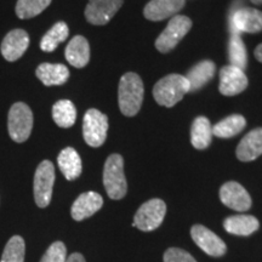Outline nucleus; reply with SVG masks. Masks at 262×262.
<instances>
[{
  "instance_id": "32",
  "label": "nucleus",
  "mask_w": 262,
  "mask_h": 262,
  "mask_svg": "<svg viewBox=\"0 0 262 262\" xmlns=\"http://www.w3.org/2000/svg\"><path fill=\"white\" fill-rule=\"evenodd\" d=\"M66 262H85V258L81 254L74 253V254H72L71 256L67 257Z\"/></svg>"
},
{
  "instance_id": "6",
  "label": "nucleus",
  "mask_w": 262,
  "mask_h": 262,
  "mask_svg": "<svg viewBox=\"0 0 262 262\" xmlns=\"http://www.w3.org/2000/svg\"><path fill=\"white\" fill-rule=\"evenodd\" d=\"M166 205L162 199H150L140 206L134 217V227L143 232H150L158 228L165 217Z\"/></svg>"
},
{
  "instance_id": "1",
  "label": "nucleus",
  "mask_w": 262,
  "mask_h": 262,
  "mask_svg": "<svg viewBox=\"0 0 262 262\" xmlns=\"http://www.w3.org/2000/svg\"><path fill=\"white\" fill-rule=\"evenodd\" d=\"M143 101V83L139 74L125 73L119 81L118 102L122 113L126 117H134L139 113Z\"/></svg>"
},
{
  "instance_id": "10",
  "label": "nucleus",
  "mask_w": 262,
  "mask_h": 262,
  "mask_svg": "<svg viewBox=\"0 0 262 262\" xmlns=\"http://www.w3.org/2000/svg\"><path fill=\"white\" fill-rule=\"evenodd\" d=\"M124 0H89L85 18L94 26L107 25L122 8Z\"/></svg>"
},
{
  "instance_id": "7",
  "label": "nucleus",
  "mask_w": 262,
  "mask_h": 262,
  "mask_svg": "<svg viewBox=\"0 0 262 262\" xmlns=\"http://www.w3.org/2000/svg\"><path fill=\"white\" fill-rule=\"evenodd\" d=\"M55 183V166L50 160H44L38 165L34 175V199L39 208L50 204Z\"/></svg>"
},
{
  "instance_id": "15",
  "label": "nucleus",
  "mask_w": 262,
  "mask_h": 262,
  "mask_svg": "<svg viewBox=\"0 0 262 262\" xmlns=\"http://www.w3.org/2000/svg\"><path fill=\"white\" fill-rule=\"evenodd\" d=\"M103 199L96 192H85L75 199L71 209L72 217L75 221H83L93 216L102 208Z\"/></svg>"
},
{
  "instance_id": "33",
  "label": "nucleus",
  "mask_w": 262,
  "mask_h": 262,
  "mask_svg": "<svg viewBox=\"0 0 262 262\" xmlns=\"http://www.w3.org/2000/svg\"><path fill=\"white\" fill-rule=\"evenodd\" d=\"M255 57H256L257 61L262 62V44H260L255 49Z\"/></svg>"
},
{
  "instance_id": "9",
  "label": "nucleus",
  "mask_w": 262,
  "mask_h": 262,
  "mask_svg": "<svg viewBox=\"0 0 262 262\" xmlns=\"http://www.w3.org/2000/svg\"><path fill=\"white\" fill-rule=\"evenodd\" d=\"M231 34L262 31V11L253 8H234L229 15Z\"/></svg>"
},
{
  "instance_id": "19",
  "label": "nucleus",
  "mask_w": 262,
  "mask_h": 262,
  "mask_svg": "<svg viewBox=\"0 0 262 262\" xmlns=\"http://www.w3.org/2000/svg\"><path fill=\"white\" fill-rule=\"evenodd\" d=\"M37 78L45 86L62 85L70 78V71L61 63H41L35 71Z\"/></svg>"
},
{
  "instance_id": "16",
  "label": "nucleus",
  "mask_w": 262,
  "mask_h": 262,
  "mask_svg": "<svg viewBox=\"0 0 262 262\" xmlns=\"http://www.w3.org/2000/svg\"><path fill=\"white\" fill-rule=\"evenodd\" d=\"M185 3L186 0H150L143 14L149 21H163L181 11Z\"/></svg>"
},
{
  "instance_id": "29",
  "label": "nucleus",
  "mask_w": 262,
  "mask_h": 262,
  "mask_svg": "<svg viewBox=\"0 0 262 262\" xmlns=\"http://www.w3.org/2000/svg\"><path fill=\"white\" fill-rule=\"evenodd\" d=\"M25 251L26 245L24 238L14 235L6 244L0 262H25Z\"/></svg>"
},
{
  "instance_id": "21",
  "label": "nucleus",
  "mask_w": 262,
  "mask_h": 262,
  "mask_svg": "<svg viewBox=\"0 0 262 262\" xmlns=\"http://www.w3.org/2000/svg\"><path fill=\"white\" fill-rule=\"evenodd\" d=\"M57 162L60 170L68 181H73L79 178L83 166H81L80 157L74 148L67 147V148L62 149L57 157Z\"/></svg>"
},
{
  "instance_id": "4",
  "label": "nucleus",
  "mask_w": 262,
  "mask_h": 262,
  "mask_svg": "<svg viewBox=\"0 0 262 262\" xmlns=\"http://www.w3.org/2000/svg\"><path fill=\"white\" fill-rule=\"evenodd\" d=\"M33 129V113L29 106L24 102H16L11 106L8 117L9 135L15 142L24 143L29 139Z\"/></svg>"
},
{
  "instance_id": "13",
  "label": "nucleus",
  "mask_w": 262,
  "mask_h": 262,
  "mask_svg": "<svg viewBox=\"0 0 262 262\" xmlns=\"http://www.w3.org/2000/svg\"><path fill=\"white\" fill-rule=\"evenodd\" d=\"M248 88V78L244 71L234 66H226L220 71V85L219 90L225 96H234Z\"/></svg>"
},
{
  "instance_id": "20",
  "label": "nucleus",
  "mask_w": 262,
  "mask_h": 262,
  "mask_svg": "<svg viewBox=\"0 0 262 262\" xmlns=\"http://www.w3.org/2000/svg\"><path fill=\"white\" fill-rule=\"evenodd\" d=\"M215 75V63L212 61L205 60L193 66L185 75L189 84V93L202 89L204 85L210 81Z\"/></svg>"
},
{
  "instance_id": "30",
  "label": "nucleus",
  "mask_w": 262,
  "mask_h": 262,
  "mask_svg": "<svg viewBox=\"0 0 262 262\" xmlns=\"http://www.w3.org/2000/svg\"><path fill=\"white\" fill-rule=\"evenodd\" d=\"M67 260V249L62 242H55L51 244L40 262H66Z\"/></svg>"
},
{
  "instance_id": "3",
  "label": "nucleus",
  "mask_w": 262,
  "mask_h": 262,
  "mask_svg": "<svg viewBox=\"0 0 262 262\" xmlns=\"http://www.w3.org/2000/svg\"><path fill=\"white\" fill-rule=\"evenodd\" d=\"M103 185L110 198L122 199L126 194L127 185L124 175V160L120 155L110 156L104 163Z\"/></svg>"
},
{
  "instance_id": "17",
  "label": "nucleus",
  "mask_w": 262,
  "mask_h": 262,
  "mask_svg": "<svg viewBox=\"0 0 262 262\" xmlns=\"http://www.w3.org/2000/svg\"><path fill=\"white\" fill-rule=\"evenodd\" d=\"M66 60L75 68H83L90 61V45L83 35H75L66 47Z\"/></svg>"
},
{
  "instance_id": "2",
  "label": "nucleus",
  "mask_w": 262,
  "mask_h": 262,
  "mask_svg": "<svg viewBox=\"0 0 262 262\" xmlns=\"http://www.w3.org/2000/svg\"><path fill=\"white\" fill-rule=\"evenodd\" d=\"M189 93V84L185 75L170 74L164 77L155 85L153 96L158 104L172 107Z\"/></svg>"
},
{
  "instance_id": "12",
  "label": "nucleus",
  "mask_w": 262,
  "mask_h": 262,
  "mask_svg": "<svg viewBox=\"0 0 262 262\" xmlns=\"http://www.w3.org/2000/svg\"><path fill=\"white\" fill-rule=\"evenodd\" d=\"M191 235L194 243L210 256L219 257L226 254L227 247H226L225 242L204 226H193L191 229Z\"/></svg>"
},
{
  "instance_id": "26",
  "label": "nucleus",
  "mask_w": 262,
  "mask_h": 262,
  "mask_svg": "<svg viewBox=\"0 0 262 262\" xmlns=\"http://www.w3.org/2000/svg\"><path fill=\"white\" fill-rule=\"evenodd\" d=\"M70 29L64 22H57L52 26L49 32L45 33L44 37L40 40V49L45 52H52L61 42H63L68 38Z\"/></svg>"
},
{
  "instance_id": "11",
  "label": "nucleus",
  "mask_w": 262,
  "mask_h": 262,
  "mask_svg": "<svg viewBox=\"0 0 262 262\" xmlns=\"http://www.w3.org/2000/svg\"><path fill=\"white\" fill-rule=\"evenodd\" d=\"M29 47V35L25 29L17 28L10 31L3 39L0 50L6 61L15 62L24 56Z\"/></svg>"
},
{
  "instance_id": "5",
  "label": "nucleus",
  "mask_w": 262,
  "mask_h": 262,
  "mask_svg": "<svg viewBox=\"0 0 262 262\" xmlns=\"http://www.w3.org/2000/svg\"><path fill=\"white\" fill-rule=\"evenodd\" d=\"M191 28L192 21L187 17V16H173V17L170 19L166 28L162 32V34L157 38V50L162 52V54L170 52L172 49L176 48V45L182 40V38L185 37V35H187V33Z\"/></svg>"
},
{
  "instance_id": "18",
  "label": "nucleus",
  "mask_w": 262,
  "mask_h": 262,
  "mask_svg": "<svg viewBox=\"0 0 262 262\" xmlns=\"http://www.w3.org/2000/svg\"><path fill=\"white\" fill-rule=\"evenodd\" d=\"M262 155V127L251 130L237 147V157L242 162H251Z\"/></svg>"
},
{
  "instance_id": "31",
  "label": "nucleus",
  "mask_w": 262,
  "mask_h": 262,
  "mask_svg": "<svg viewBox=\"0 0 262 262\" xmlns=\"http://www.w3.org/2000/svg\"><path fill=\"white\" fill-rule=\"evenodd\" d=\"M164 262H196L195 258L187 251L179 248L168 249L164 254Z\"/></svg>"
},
{
  "instance_id": "23",
  "label": "nucleus",
  "mask_w": 262,
  "mask_h": 262,
  "mask_svg": "<svg viewBox=\"0 0 262 262\" xmlns=\"http://www.w3.org/2000/svg\"><path fill=\"white\" fill-rule=\"evenodd\" d=\"M212 137L210 120L205 117H198L193 122L191 129V142L196 149H205L209 147Z\"/></svg>"
},
{
  "instance_id": "14",
  "label": "nucleus",
  "mask_w": 262,
  "mask_h": 262,
  "mask_svg": "<svg viewBox=\"0 0 262 262\" xmlns=\"http://www.w3.org/2000/svg\"><path fill=\"white\" fill-rule=\"evenodd\" d=\"M220 199L226 206L235 211H247L251 206V198L241 183L231 181L220 189Z\"/></svg>"
},
{
  "instance_id": "34",
  "label": "nucleus",
  "mask_w": 262,
  "mask_h": 262,
  "mask_svg": "<svg viewBox=\"0 0 262 262\" xmlns=\"http://www.w3.org/2000/svg\"><path fill=\"white\" fill-rule=\"evenodd\" d=\"M250 2L255 5H262V0H250Z\"/></svg>"
},
{
  "instance_id": "8",
  "label": "nucleus",
  "mask_w": 262,
  "mask_h": 262,
  "mask_svg": "<svg viewBox=\"0 0 262 262\" xmlns=\"http://www.w3.org/2000/svg\"><path fill=\"white\" fill-rule=\"evenodd\" d=\"M108 131V118L100 111L91 108L85 113L83 119V136L90 147H100L106 141Z\"/></svg>"
},
{
  "instance_id": "24",
  "label": "nucleus",
  "mask_w": 262,
  "mask_h": 262,
  "mask_svg": "<svg viewBox=\"0 0 262 262\" xmlns=\"http://www.w3.org/2000/svg\"><path fill=\"white\" fill-rule=\"evenodd\" d=\"M245 125H247V120L243 116L233 114L212 126V135L221 137V139H229L242 133Z\"/></svg>"
},
{
  "instance_id": "27",
  "label": "nucleus",
  "mask_w": 262,
  "mask_h": 262,
  "mask_svg": "<svg viewBox=\"0 0 262 262\" xmlns=\"http://www.w3.org/2000/svg\"><path fill=\"white\" fill-rule=\"evenodd\" d=\"M228 58L231 66L244 71L248 64V55L247 49L243 40H242L241 34H231L228 44Z\"/></svg>"
},
{
  "instance_id": "22",
  "label": "nucleus",
  "mask_w": 262,
  "mask_h": 262,
  "mask_svg": "<svg viewBox=\"0 0 262 262\" xmlns=\"http://www.w3.org/2000/svg\"><path fill=\"white\" fill-rule=\"evenodd\" d=\"M224 227L231 234L250 235L257 231L260 224L257 219L251 215H235L226 219Z\"/></svg>"
},
{
  "instance_id": "25",
  "label": "nucleus",
  "mask_w": 262,
  "mask_h": 262,
  "mask_svg": "<svg viewBox=\"0 0 262 262\" xmlns=\"http://www.w3.org/2000/svg\"><path fill=\"white\" fill-rule=\"evenodd\" d=\"M52 118L54 122L63 129L73 126L77 119V110L74 103L70 100L57 101L52 107Z\"/></svg>"
},
{
  "instance_id": "28",
  "label": "nucleus",
  "mask_w": 262,
  "mask_h": 262,
  "mask_svg": "<svg viewBox=\"0 0 262 262\" xmlns=\"http://www.w3.org/2000/svg\"><path fill=\"white\" fill-rule=\"evenodd\" d=\"M51 0H17L16 15L21 19H29L40 15L49 5Z\"/></svg>"
}]
</instances>
